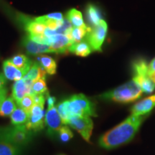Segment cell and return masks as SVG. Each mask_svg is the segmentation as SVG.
Returning <instances> with one entry per match:
<instances>
[{
    "label": "cell",
    "mask_w": 155,
    "mask_h": 155,
    "mask_svg": "<svg viewBox=\"0 0 155 155\" xmlns=\"http://www.w3.org/2000/svg\"><path fill=\"white\" fill-rule=\"evenodd\" d=\"M66 18L68 19L71 24L77 28L86 26V25L83 22L82 14L80 11L77 10L76 9H70L66 15Z\"/></svg>",
    "instance_id": "603a6c76"
},
{
    "label": "cell",
    "mask_w": 155,
    "mask_h": 155,
    "mask_svg": "<svg viewBox=\"0 0 155 155\" xmlns=\"http://www.w3.org/2000/svg\"><path fill=\"white\" fill-rule=\"evenodd\" d=\"M147 116L148 114L129 116L119 125L103 134L100 137L98 144L102 148L111 150L129 142L134 137Z\"/></svg>",
    "instance_id": "6da1fadb"
},
{
    "label": "cell",
    "mask_w": 155,
    "mask_h": 155,
    "mask_svg": "<svg viewBox=\"0 0 155 155\" xmlns=\"http://www.w3.org/2000/svg\"><path fill=\"white\" fill-rule=\"evenodd\" d=\"M57 109L62 122L67 125L73 116H97L94 104L83 94L73 95L58 104Z\"/></svg>",
    "instance_id": "7a4b0ae2"
},
{
    "label": "cell",
    "mask_w": 155,
    "mask_h": 155,
    "mask_svg": "<svg viewBox=\"0 0 155 155\" xmlns=\"http://www.w3.org/2000/svg\"><path fill=\"white\" fill-rule=\"evenodd\" d=\"M155 108V95L144 98L140 102L136 104L131 108V115L144 116L150 114Z\"/></svg>",
    "instance_id": "9a60e30c"
},
{
    "label": "cell",
    "mask_w": 155,
    "mask_h": 155,
    "mask_svg": "<svg viewBox=\"0 0 155 155\" xmlns=\"http://www.w3.org/2000/svg\"><path fill=\"white\" fill-rule=\"evenodd\" d=\"M20 147L13 144L0 128V155H19Z\"/></svg>",
    "instance_id": "2e32d148"
},
{
    "label": "cell",
    "mask_w": 155,
    "mask_h": 155,
    "mask_svg": "<svg viewBox=\"0 0 155 155\" xmlns=\"http://www.w3.org/2000/svg\"><path fill=\"white\" fill-rule=\"evenodd\" d=\"M86 15L89 23L92 27L96 26L102 20L101 13L98 8L94 5H88L86 9Z\"/></svg>",
    "instance_id": "7402d4cb"
},
{
    "label": "cell",
    "mask_w": 155,
    "mask_h": 155,
    "mask_svg": "<svg viewBox=\"0 0 155 155\" xmlns=\"http://www.w3.org/2000/svg\"><path fill=\"white\" fill-rule=\"evenodd\" d=\"M45 100L35 104L31 110L28 121L25 124V126L29 130L38 132L43 129L45 125V111H44Z\"/></svg>",
    "instance_id": "9c48e42d"
},
{
    "label": "cell",
    "mask_w": 155,
    "mask_h": 155,
    "mask_svg": "<svg viewBox=\"0 0 155 155\" xmlns=\"http://www.w3.org/2000/svg\"><path fill=\"white\" fill-rule=\"evenodd\" d=\"M92 50H93L91 48L90 45L87 42L84 41L75 42L68 49V51L71 52V53H74L75 55L81 56V57H86V56L91 53Z\"/></svg>",
    "instance_id": "ac0fdd59"
},
{
    "label": "cell",
    "mask_w": 155,
    "mask_h": 155,
    "mask_svg": "<svg viewBox=\"0 0 155 155\" xmlns=\"http://www.w3.org/2000/svg\"><path fill=\"white\" fill-rule=\"evenodd\" d=\"M48 109L46 111L45 116V122L48 128V134L50 137L58 134V131L62 127V119L58 114L57 107L55 106V98L48 95Z\"/></svg>",
    "instance_id": "5b68a950"
},
{
    "label": "cell",
    "mask_w": 155,
    "mask_h": 155,
    "mask_svg": "<svg viewBox=\"0 0 155 155\" xmlns=\"http://www.w3.org/2000/svg\"><path fill=\"white\" fill-rule=\"evenodd\" d=\"M50 38V47L53 49L54 53H64L68 50L69 48L73 43H75L72 40H71L66 35L58 34Z\"/></svg>",
    "instance_id": "8fae6325"
},
{
    "label": "cell",
    "mask_w": 155,
    "mask_h": 155,
    "mask_svg": "<svg viewBox=\"0 0 155 155\" xmlns=\"http://www.w3.org/2000/svg\"><path fill=\"white\" fill-rule=\"evenodd\" d=\"M134 77L132 80L140 87L143 93L151 94L155 89V83L148 74V65L144 60L140 59L133 63Z\"/></svg>",
    "instance_id": "277c9868"
},
{
    "label": "cell",
    "mask_w": 155,
    "mask_h": 155,
    "mask_svg": "<svg viewBox=\"0 0 155 155\" xmlns=\"http://www.w3.org/2000/svg\"><path fill=\"white\" fill-rule=\"evenodd\" d=\"M38 61L48 74H55L56 71H57V63L53 58L46 55H42L38 58Z\"/></svg>",
    "instance_id": "ffe728a7"
},
{
    "label": "cell",
    "mask_w": 155,
    "mask_h": 155,
    "mask_svg": "<svg viewBox=\"0 0 155 155\" xmlns=\"http://www.w3.org/2000/svg\"><path fill=\"white\" fill-rule=\"evenodd\" d=\"M32 90L33 94L44 95V96L45 95H46V96L49 95L45 78H41L34 81L32 83Z\"/></svg>",
    "instance_id": "484cf974"
},
{
    "label": "cell",
    "mask_w": 155,
    "mask_h": 155,
    "mask_svg": "<svg viewBox=\"0 0 155 155\" xmlns=\"http://www.w3.org/2000/svg\"><path fill=\"white\" fill-rule=\"evenodd\" d=\"M142 93L140 87L132 80L114 90L102 94L100 97L104 100L127 104L139 99Z\"/></svg>",
    "instance_id": "3957f363"
},
{
    "label": "cell",
    "mask_w": 155,
    "mask_h": 155,
    "mask_svg": "<svg viewBox=\"0 0 155 155\" xmlns=\"http://www.w3.org/2000/svg\"><path fill=\"white\" fill-rule=\"evenodd\" d=\"M108 31V25L106 21L102 19L96 26L92 27L87 33L86 42L90 45L94 51H101L102 45L105 40Z\"/></svg>",
    "instance_id": "52a82bcc"
},
{
    "label": "cell",
    "mask_w": 155,
    "mask_h": 155,
    "mask_svg": "<svg viewBox=\"0 0 155 155\" xmlns=\"http://www.w3.org/2000/svg\"><path fill=\"white\" fill-rule=\"evenodd\" d=\"M29 116L30 114L25 111L23 108L20 107L17 108L10 116L12 124L13 126L25 125L28 121Z\"/></svg>",
    "instance_id": "d6986e66"
},
{
    "label": "cell",
    "mask_w": 155,
    "mask_h": 155,
    "mask_svg": "<svg viewBox=\"0 0 155 155\" xmlns=\"http://www.w3.org/2000/svg\"><path fill=\"white\" fill-rule=\"evenodd\" d=\"M46 71L42 68L39 63H34L31 66L30 69L26 75H25L24 78L26 80L32 81H38L39 79L45 78Z\"/></svg>",
    "instance_id": "e0dca14e"
},
{
    "label": "cell",
    "mask_w": 155,
    "mask_h": 155,
    "mask_svg": "<svg viewBox=\"0 0 155 155\" xmlns=\"http://www.w3.org/2000/svg\"><path fill=\"white\" fill-rule=\"evenodd\" d=\"M91 27H74L71 31V38L74 42H80L91 30Z\"/></svg>",
    "instance_id": "d4e9b609"
},
{
    "label": "cell",
    "mask_w": 155,
    "mask_h": 155,
    "mask_svg": "<svg viewBox=\"0 0 155 155\" xmlns=\"http://www.w3.org/2000/svg\"><path fill=\"white\" fill-rule=\"evenodd\" d=\"M57 135L59 137L60 140L63 143L68 142L73 137V134L71 130V129L66 125L62 126L60 128V129L58 131Z\"/></svg>",
    "instance_id": "83f0119b"
},
{
    "label": "cell",
    "mask_w": 155,
    "mask_h": 155,
    "mask_svg": "<svg viewBox=\"0 0 155 155\" xmlns=\"http://www.w3.org/2000/svg\"><path fill=\"white\" fill-rule=\"evenodd\" d=\"M29 68L21 69L13 65L9 60L3 62V71L6 78L10 81H19L22 79L28 73Z\"/></svg>",
    "instance_id": "4fadbf2b"
},
{
    "label": "cell",
    "mask_w": 155,
    "mask_h": 155,
    "mask_svg": "<svg viewBox=\"0 0 155 155\" xmlns=\"http://www.w3.org/2000/svg\"><path fill=\"white\" fill-rule=\"evenodd\" d=\"M49 18H52V19H57V20H63V16L61 13L60 12H57V13H52V14H49L48 15H46Z\"/></svg>",
    "instance_id": "4dcf8cb0"
},
{
    "label": "cell",
    "mask_w": 155,
    "mask_h": 155,
    "mask_svg": "<svg viewBox=\"0 0 155 155\" xmlns=\"http://www.w3.org/2000/svg\"><path fill=\"white\" fill-rule=\"evenodd\" d=\"M148 74L152 81L155 83V58L148 65Z\"/></svg>",
    "instance_id": "f1b7e54d"
},
{
    "label": "cell",
    "mask_w": 155,
    "mask_h": 155,
    "mask_svg": "<svg viewBox=\"0 0 155 155\" xmlns=\"http://www.w3.org/2000/svg\"><path fill=\"white\" fill-rule=\"evenodd\" d=\"M2 129L7 138L20 148L29 144L32 138L33 131L29 130L25 125L2 127Z\"/></svg>",
    "instance_id": "8992f818"
},
{
    "label": "cell",
    "mask_w": 155,
    "mask_h": 155,
    "mask_svg": "<svg viewBox=\"0 0 155 155\" xmlns=\"http://www.w3.org/2000/svg\"><path fill=\"white\" fill-rule=\"evenodd\" d=\"M33 82L26 80L23 78L21 80L17 81L12 86V96L17 104L24 97L28 94H32V86Z\"/></svg>",
    "instance_id": "30bf717a"
},
{
    "label": "cell",
    "mask_w": 155,
    "mask_h": 155,
    "mask_svg": "<svg viewBox=\"0 0 155 155\" xmlns=\"http://www.w3.org/2000/svg\"><path fill=\"white\" fill-rule=\"evenodd\" d=\"M6 83H7V78H6L5 75L0 73V90L5 88Z\"/></svg>",
    "instance_id": "1f68e13d"
},
{
    "label": "cell",
    "mask_w": 155,
    "mask_h": 155,
    "mask_svg": "<svg viewBox=\"0 0 155 155\" xmlns=\"http://www.w3.org/2000/svg\"><path fill=\"white\" fill-rule=\"evenodd\" d=\"M7 95V89L5 88H3L2 89L0 90V107H1L2 104L4 102V101L6 99Z\"/></svg>",
    "instance_id": "f546056e"
},
{
    "label": "cell",
    "mask_w": 155,
    "mask_h": 155,
    "mask_svg": "<svg viewBox=\"0 0 155 155\" xmlns=\"http://www.w3.org/2000/svg\"><path fill=\"white\" fill-rule=\"evenodd\" d=\"M19 21L22 23L25 30L29 33V35H43L47 27L42 23L37 22L35 19H30L28 17L20 15Z\"/></svg>",
    "instance_id": "7c38bea8"
},
{
    "label": "cell",
    "mask_w": 155,
    "mask_h": 155,
    "mask_svg": "<svg viewBox=\"0 0 155 155\" xmlns=\"http://www.w3.org/2000/svg\"><path fill=\"white\" fill-rule=\"evenodd\" d=\"M35 101L34 94H28L20 101L17 103V106L19 107L23 108L28 114H30L32 107L35 105Z\"/></svg>",
    "instance_id": "4316f807"
},
{
    "label": "cell",
    "mask_w": 155,
    "mask_h": 155,
    "mask_svg": "<svg viewBox=\"0 0 155 155\" xmlns=\"http://www.w3.org/2000/svg\"><path fill=\"white\" fill-rule=\"evenodd\" d=\"M17 104L12 96L7 97L0 107V116L7 117L12 115L17 108Z\"/></svg>",
    "instance_id": "44dd1931"
},
{
    "label": "cell",
    "mask_w": 155,
    "mask_h": 155,
    "mask_svg": "<svg viewBox=\"0 0 155 155\" xmlns=\"http://www.w3.org/2000/svg\"><path fill=\"white\" fill-rule=\"evenodd\" d=\"M67 125L77 131L85 141L90 142L94 129V123L90 116H73L69 119Z\"/></svg>",
    "instance_id": "ba28073f"
},
{
    "label": "cell",
    "mask_w": 155,
    "mask_h": 155,
    "mask_svg": "<svg viewBox=\"0 0 155 155\" xmlns=\"http://www.w3.org/2000/svg\"><path fill=\"white\" fill-rule=\"evenodd\" d=\"M22 44L26 48L27 52L31 55H39V54L46 53H54L53 49L49 45L41 44L35 42L29 38V36H27L26 38L23 39Z\"/></svg>",
    "instance_id": "5bb4252c"
},
{
    "label": "cell",
    "mask_w": 155,
    "mask_h": 155,
    "mask_svg": "<svg viewBox=\"0 0 155 155\" xmlns=\"http://www.w3.org/2000/svg\"><path fill=\"white\" fill-rule=\"evenodd\" d=\"M9 61L15 66L21 69H30L32 65V64H33L27 56L22 55V54L14 56V57L9 59Z\"/></svg>",
    "instance_id": "cb8c5ba5"
}]
</instances>
